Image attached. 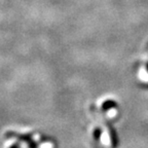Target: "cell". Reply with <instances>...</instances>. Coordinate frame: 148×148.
I'll use <instances>...</instances> for the list:
<instances>
[{"label":"cell","instance_id":"3957f363","mask_svg":"<svg viewBox=\"0 0 148 148\" xmlns=\"http://www.w3.org/2000/svg\"><path fill=\"white\" fill-rule=\"evenodd\" d=\"M147 70H148V65H147Z\"/></svg>","mask_w":148,"mask_h":148},{"label":"cell","instance_id":"6da1fadb","mask_svg":"<svg viewBox=\"0 0 148 148\" xmlns=\"http://www.w3.org/2000/svg\"><path fill=\"white\" fill-rule=\"evenodd\" d=\"M116 107V103L112 100H108V101L104 102L103 105H102V110L103 111H106V110H109L111 108H115Z\"/></svg>","mask_w":148,"mask_h":148},{"label":"cell","instance_id":"7a4b0ae2","mask_svg":"<svg viewBox=\"0 0 148 148\" xmlns=\"http://www.w3.org/2000/svg\"><path fill=\"white\" fill-rule=\"evenodd\" d=\"M100 136H101V131H100V130H98V129H96V131H95V138L97 139V140H99Z\"/></svg>","mask_w":148,"mask_h":148}]
</instances>
